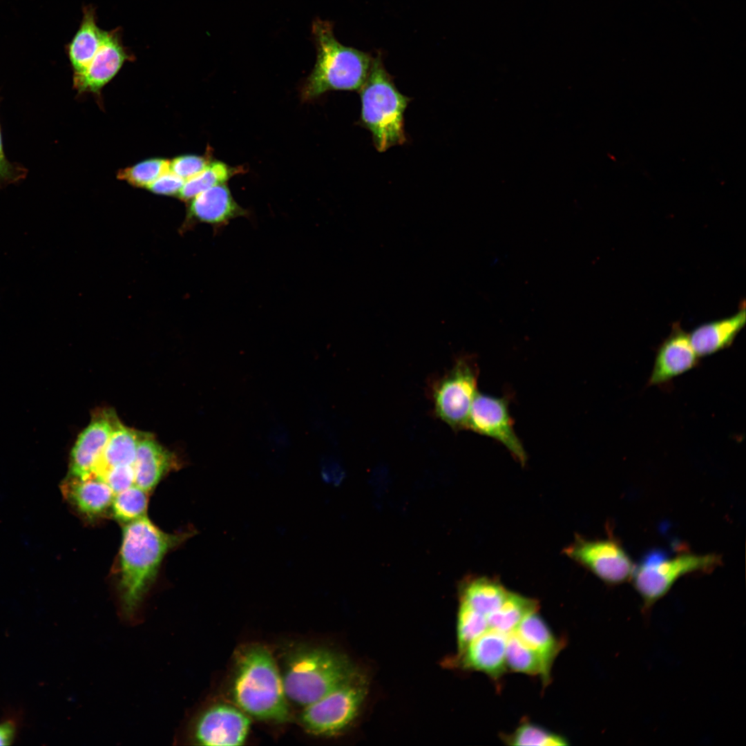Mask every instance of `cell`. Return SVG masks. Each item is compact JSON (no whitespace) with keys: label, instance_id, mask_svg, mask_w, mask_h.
Masks as SVG:
<instances>
[{"label":"cell","instance_id":"obj_1","mask_svg":"<svg viewBox=\"0 0 746 746\" xmlns=\"http://www.w3.org/2000/svg\"><path fill=\"white\" fill-rule=\"evenodd\" d=\"M195 530L166 533L146 515L124 524L119 551V588L124 609L131 614L154 581L166 555Z\"/></svg>","mask_w":746,"mask_h":746},{"label":"cell","instance_id":"obj_2","mask_svg":"<svg viewBox=\"0 0 746 746\" xmlns=\"http://www.w3.org/2000/svg\"><path fill=\"white\" fill-rule=\"evenodd\" d=\"M232 695L238 707L256 718L284 723L290 718L281 673L262 644H249L238 653Z\"/></svg>","mask_w":746,"mask_h":746},{"label":"cell","instance_id":"obj_3","mask_svg":"<svg viewBox=\"0 0 746 746\" xmlns=\"http://www.w3.org/2000/svg\"><path fill=\"white\" fill-rule=\"evenodd\" d=\"M312 32L317 56L303 87V99H313L329 90H359L368 76L373 57L341 44L328 21L316 19Z\"/></svg>","mask_w":746,"mask_h":746},{"label":"cell","instance_id":"obj_4","mask_svg":"<svg viewBox=\"0 0 746 746\" xmlns=\"http://www.w3.org/2000/svg\"><path fill=\"white\" fill-rule=\"evenodd\" d=\"M358 669L347 657L324 647H300L287 656L282 678L288 700L305 707L345 681Z\"/></svg>","mask_w":746,"mask_h":746},{"label":"cell","instance_id":"obj_5","mask_svg":"<svg viewBox=\"0 0 746 746\" xmlns=\"http://www.w3.org/2000/svg\"><path fill=\"white\" fill-rule=\"evenodd\" d=\"M359 90L360 124L371 133L376 149L384 152L404 144V112L410 98L397 90L380 55L373 57L368 76Z\"/></svg>","mask_w":746,"mask_h":746},{"label":"cell","instance_id":"obj_6","mask_svg":"<svg viewBox=\"0 0 746 746\" xmlns=\"http://www.w3.org/2000/svg\"><path fill=\"white\" fill-rule=\"evenodd\" d=\"M721 563L716 554H696L684 551L676 555L662 549L647 553L635 566L631 579L642 602L643 614L663 597L681 577L694 573L708 572Z\"/></svg>","mask_w":746,"mask_h":746},{"label":"cell","instance_id":"obj_7","mask_svg":"<svg viewBox=\"0 0 746 746\" xmlns=\"http://www.w3.org/2000/svg\"><path fill=\"white\" fill-rule=\"evenodd\" d=\"M368 689L367 676L357 669L336 689L304 707L300 724L315 736L331 737L343 733L358 717Z\"/></svg>","mask_w":746,"mask_h":746},{"label":"cell","instance_id":"obj_8","mask_svg":"<svg viewBox=\"0 0 746 746\" xmlns=\"http://www.w3.org/2000/svg\"><path fill=\"white\" fill-rule=\"evenodd\" d=\"M478 376L475 359L466 355L457 358L450 369L430 382L434 413L454 430L466 429L470 408L478 393Z\"/></svg>","mask_w":746,"mask_h":746},{"label":"cell","instance_id":"obj_9","mask_svg":"<svg viewBox=\"0 0 746 746\" xmlns=\"http://www.w3.org/2000/svg\"><path fill=\"white\" fill-rule=\"evenodd\" d=\"M564 553L609 585L631 580L635 568L624 547L612 536L589 539L576 535Z\"/></svg>","mask_w":746,"mask_h":746},{"label":"cell","instance_id":"obj_10","mask_svg":"<svg viewBox=\"0 0 746 746\" xmlns=\"http://www.w3.org/2000/svg\"><path fill=\"white\" fill-rule=\"evenodd\" d=\"M466 430L497 441L522 465L526 463L527 454L515 432L508 396L495 397L478 392L470 408Z\"/></svg>","mask_w":746,"mask_h":746},{"label":"cell","instance_id":"obj_11","mask_svg":"<svg viewBox=\"0 0 746 746\" xmlns=\"http://www.w3.org/2000/svg\"><path fill=\"white\" fill-rule=\"evenodd\" d=\"M250 719L240 708L220 704L206 710L197 720L194 738L208 746H237L245 741Z\"/></svg>","mask_w":746,"mask_h":746},{"label":"cell","instance_id":"obj_12","mask_svg":"<svg viewBox=\"0 0 746 746\" xmlns=\"http://www.w3.org/2000/svg\"><path fill=\"white\" fill-rule=\"evenodd\" d=\"M117 419L111 410L93 414L88 425L81 432L72 449L70 477L86 479L93 476L94 467L99 459Z\"/></svg>","mask_w":746,"mask_h":746},{"label":"cell","instance_id":"obj_13","mask_svg":"<svg viewBox=\"0 0 746 746\" xmlns=\"http://www.w3.org/2000/svg\"><path fill=\"white\" fill-rule=\"evenodd\" d=\"M132 59L123 45L120 28L106 31L104 41L93 58L82 73L74 75V87L79 92H97Z\"/></svg>","mask_w":746,"mask_h":746},{"label":"cell","instance_id":"obj_14","mask_svg":"<svg viewBox=\"0 0 746 746\" xmlns=\"http://www.w3.org/2000/svg\"><path fill=\"white\" fill-rule=\"evenodd\" d=\"M699 356L679 323H674L669 336L659 345L647 386L667 383L696 367Z\"/></svg>","mask_w":746,"mask_h":746},{"label":"cell","instance_id":"obj_15","mask_svg":"<svg viewBox=\"0 0 746 746\" xmlns=\"http://www.w3.org/2000/svg\"><path fill=\"white\" fill-rule=\"evenodd\" d=\"M507 635L489 628L461 652L457 653L450 663L463 669L481 671L493 679H498L507 669L505 657Z\"/></svg>","mask_w":746,"mask_h":746},{"label":"cell","instance_id":"obj_16","mask_svg":"<svg viewBox=\"0 0 746 746\" xmlns=\"http://www.w3.org/2000/svg\"><path fill=\"white\" fill-rule=\"evenodd\" d=\"M178 465L173 453L160 445L153 436L140 432L133 463L135 485L149 492Z\"/></svg>","mask_w":746,"mask_h":746},{"label":"cell","instance_id":"obj_17","mask_svg":"<svg viewBox=\"0 0 746 746\" xmlns=\"http://www.w3.org/2000/svg\"><path fill=\"white\" fill-rule=\"evenodd\" d=\"M61 490L79 513L90 518L104 514L111 506L115 495L104 481L94 475L86 479L68 476Z\"/></svg>","mask_w":746,"mask_h":746},{"label":"cell","instance_id":"obj_18","mask_svg":"<svg viewBox=\"0 0 746 746\" xmlns=\"http://www.w3.org/2000/svg\"><path fill=\"white\" fill-rule=\"evenodd\" d=\"M246 214L233 199L225 183L216 185L191 200L188 216L193 220L214 226Z\"/></svg>","mask_w":746,"mask_h":746},{"label":"cell","instance_id":"obj_19","mask_svg":"<svg viewBox=\"0 0 746 746\" xmlns=\"http://www.w3.org/2000/svg\"><path fill=\"white\" fill-rule=\"evenodd\" d=\"M746 321L745 305L733 316L708 322L689 334L691 344L699 357L706 356L731 345Z\"/></svg>","mask_w":746,"mask_h":746},{"label":"cell","instance_id":"obj_20","mask_svg":"<svg viewBox=\"0 0 746 746\" xmlns=\"http://www.w3.org/2000/svg\"><path fill=\"white\" fill-rule=\"evenodd\" d=\"M539 657L544 676V685L550 680L553 663L563 647L553 635L537 611L526 615L514 631Z\"/></svg>","mask_w":746,"mask_h":746},{"label":"cell","instance_id":"obj_21","mask_svg":"<svg viewBox=\"0 0 746 746\" xmlns=\"http://www.w3.org/2000/svg\"><path fill=\"white\" fill-rule=\"evenodd\" d=\"M140 432L125 426L117 418L108 442L94 467L93 475L102 479L113 467L133 466Z\"/></svg>","mask_w":746,"mask_h":746},{"label":"cell","instance_id":"obj_22","mask_svg":"<svg viewBox=\"0 0 746 746\" xmlns=\"http://www.w3.org/2000/svg\"><path fill=\"white\" fill-rule=\"evenodd\" d=\"M106 30L97 24L95 8L85 6L80 26L68 46V56L74 75L82 73L102 45Z\"/></svg>","mask_w":746,"mask_h":746},{"label":"cell","instance_id":"obj_23","mask_svg":"<svg viewBox=\"0 0 746 746\" xmlns=\"http://www.w3.org/2000/svg\"><path fill=\"white\" fill-rule=\"evenodd\" d=\"M509 592L497 580L476 577L462 585L459 602L487 618L499 609Z\"/></svg>","mask_w":746,"mask_h":746},{"label":"cell","instance_id":"obj_24","mask_svg":"<svg viewBox=\"0 0 746 746\" xmlns=\"http://www.w3.org/2000/svg\"><path fill=\"white\" fill-rule=\"evenodd\" d=\"M538 602L510 591L501 605L487 616L489 628L508 634L528 614L537 611Z\"/></svg>","mask_w":746,"mask_h":746},{"label":"cell","instance_id":"obj_25","mask_svg":"<svg viewBox=\"0 0 746 746\" xmlns=\"http://www.w3.org/2000/svg\"><path fill=\"white\" fill-rule=\"evenodd\" d=\"M240 171L220 161L209 162L202 171L185 181L178 195L182 200H191L216 185L226 183Z\"/></svg>","mask_w":746,"mask_h":746},{"label":"cell","instance_id":"obj_26","mask_svg":"<svg viewBox=\"0 0 746 746\" xmlns=\"http://www.w3.org/2000/svg\"><path fill=\"white\" fill-rule=\"evenodd\" d=\"M505 657L507 669L528 675H539L543 681L544 672L539 657L515 631L507 635Z\"/></svg>","mask_w":746,"mask_h":746},{"label":"cell","instance_id":"obj_27","mask_svg":"<svg viewBox=\"0 0 746 746\" xmlns=\"http://www.w3.org/2000/svg\"><path fill=\"white\" fill-rule=\"evenodd\" d=\"M148 492L136 485L115 494L112 504L114 518L124 524L146 515Z\"/></svg>","mask_w":746,"mask_h":746},{"label":"cell","instance_id":"obj_28","mask_svg":"<svg viewBox=\"0 0 746 746\" xmlns=\"http://www.w3.org/2000/svg\"><path fill=\"white\" fill-rule=\"evenodd\" d=\"M503 740L510 745L562 746L567 740L535 724L524 722L513 733L504 735Z\"/></svg>","mask_w":746,"mask_h":746},{"label":"cell","instance_id":"obj_29","mask_svg":"<svg viewBox=\"0 0 746 746\" xmlns=\"http://www.w3.org/2000/svg\"><path fill=\"white\" fill-rule=\"evenodd\" d=\"M488 629L485 615L459 602L457 620V653Z\"/></svg>","mask_w":746,"mask_h":746},{"label":"cell","instance_id":"obj_30","mask_svg":"<svg viewBox=\"0 0 746 746\" xmlns=\"http://www.w3.org/2000/svg\"><path fill=\"white\" fill-rule=\"evenodd\" d=\"M169 171V161L153 159L122 169L117 177L140 187L148 188L160 175Z\"/></svg>","mask_w":746,"mask_h":746},{"label":"cell","instance_id":"obj_31","mask_svg":"<svg viewBox=\"0 0 746 746\" xmlns=\"http://www.w3.org/2000/svg\"><path fill=\"white\" fill-rule=\"evenodd\" d=\"M209 162L204 157L182 155L169 162V170L186 181L202 171Z\"/></svg>","mask_w":746,"mask_h":746},{"label":"cell","instance_id":"obj_32","mask_svg":"<svg viewBox=\"0 0 746 746\" xmlns=\"http://www.w3.org/2000/svg\"><path fill=\"white\" fill-rule=\"evenodd\" d=\"M115 494L135 484L133 466H117L110 468L102 478Z\"/></svg>","mask_w":746,"mask_h":746},{"label":"cell","instance_id":"obj_33","mask_svg":"<svg viewBox=\"0 0 746 746\" xmlns=\"http://www.w3.org/2000/svg\"><path fill=\"white\" fill-rule=\"evenodd\" d=\"M184 182V180L169 170L155 180L148 189L158 194H178Z\"/></svg>","mask_w":746,"mask_h":746},{"label":"cell","instance_id":"obj_34","mask_svg":"<svg viewBox=\"0 0 746 746\" xmlns=\"http://www.w3.org/2000/svg\"><path fill=\"white\" fill-rule=\"evenodd\" d=\"M24 173L21 168L14 165L7 159L3 151L0 128V185L17 182L22 178Z\"/></svg>","mask_w":746,"mask_h":746},{"label":"cell","instance_id":"obj_35","mask_svg":"<svg viewBox=\"0 0 746 746\" xmlns=\"http://www.w3.org/2000/svg\"><path fill=\"white\" fill-rule=\"evenodd\" d=\"M17 723L12 720L0 723V745H9L17 735Z\"/></svg>","mask_w":746,"mask_h":746}]
</instances>
